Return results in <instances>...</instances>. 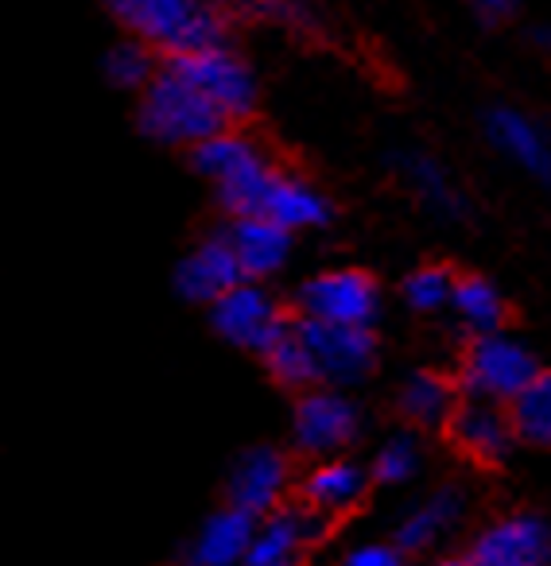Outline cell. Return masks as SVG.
<instances>
[{
    "mask_svg": "<svg viewBox=\"0 0 551 566\" xmlns=\"http://www.w3.org/2000/svg\"><path fill=\"white\" fill-rule=\"evenodd\" d=\"M105 9L133 32V40L167 51V59L226 43V17L206 0H105Z\"/></svg>",
    "mask_w": 551,
    "mask_h": 566,
    "instance_id": "6da1fadb",
    "label": "cell"
},
{
    "mask_svg": "<svg viewBox=\"0 0 551 566\" xmlns=\"http://www.w3.org/2000/svg\"><path fill=\"white\" fill-rule=\"evenodd\" d=\"M141 133L171 148H195L210 136L226 133L229 117L179 71L175 63H164L159 74L148 82L141 97Z\"/></svg>",
    "mask_w": 551,
    "mask_h": 566,
    "instance_id": "7a4b0ae2",
    "label": "cell"
},
{
    "mask_svg": "<svg viewBox=\"0 0 551 566\" xmlns=\"http://www.w3.org/2000/svg\"><path fill=\"white\" fill-rule=\"evenodd\" d=\"M540 377L532 349L512 334H481L462 357V388L478 400L512 403L532 380Z\"/></svg>",
    "mask_w": 551,
    "mask_h": 566,
    "instance_id": "3957f363",
    "label": "cell"
},
{
    "mask_svg": "<svg viewBox=\"0 0 551 566\" xmlns=\"http://www.w3.org/2000/svg\"><path fill=\"white\" fill-rule=\"evenodd\" d=\"M295 303H300L303 318L339 326H373L381 307L373 275L357 272V268H331V272L311 275L308 283H300Z\"/></svg>",
    "mask_w": 551,
    "mask_h": 566,
    "instance_id": "277c9868",
    "label": "cell"
},
{
    "mask_svg": "<svg viewBox=\"0 0 551 566\" xmlns=\"http://www.w3.org/2000/svg\"><path fill=\"white\" fill-rule=\"evenodd\" d=\"M210 323L226 342L252 349V354H264L288 331L284 311L276 307V300L257 280H241L218 303H210Z\"/></svg>",
    "mask_w": 551,
    "mask_h": 566,
    "instance_id": "5b68a950",
    "label": "cell"
},
{
    "mask_svg": "<svg viewBox=\"0 0 551 566\" xmlns=\"http://www.w3.org/2000/svg\"><path fill=\"white\" fill-rule=\"evenodd\" d=\"M295 331L303 334L311 357L319 365V380L326 385H357L370 377L373 361H377V342H373L370 326H339V323H319V318H292Z\"/></svg>",
    "mask_w": 551,
    "mask_h": 566,
    "instance_id": "8992f818",
    "label": "cell"
},
{
    "mask_svg": "<svg viewBox=\"0 0 551 566\" xmlns=\"http://www.w3.org/2000/svg\"><path fill=\"white\" fill-rule=\"evenodd\" d=\"M175 63L221 113L233 120H245L252 109H257V78H252L249 63H245L237 51H229L226 43L210 51H195V55H179L167 59Z\"/></svg>",
    "mask_w": 551,
    "mask_h": 566,
    "instance_id": "52a82bcc",
    "label": "cell"
},
{
    "mask_svg": "<svg viewBox=\"0 0 551 566\" xmlns=\"http://www.w3.org/2000/svg\"><path fill=\"white\" fill-rule=\"evenodd\" d=\"M295 447L315 458L346 450L362 431V411L339 388H311L295 403Z\"/></svg>",
    "mask_w": 551,
    "mask_h": 566,
    "instance_id": "ba28073f",
    "label": "cell"
},
{
    "mask_svg": "<svg viewBox=\"0 0 551 566\" xmlns=\"http://www.w3.org/2000/svg\"><path fill=\"white\" fill-rule=\"evenodd\" d=\"M470 566H551V527L540 516H505L466 551Z\"/></svg>",
    "mask_w": 551,
    "mask_h": 566,
    "instance_id": "9c48e42d",
    "label": "cell"
},
{
    "mask_svg": "<svg viewBox=\"0 0 551 566\" xmlns=\"http://www.w3.org/2000/svg\"><path fill=\"white\" fill-rule=\"evenodd\" d=\"M245 280L237 252L229 244V233H210L198 241L175 268V292L190 303H218L229 287Z\"/></svg>",
    "mask_w": 551,
    "mask_h": 566,
    "instance_id": "30bf717a",
    "label": "cell"
},
{
    "mask_svg": "<svg viewBox=\"0 0 551 566\" xmlns=\"http://www.w3.org/2000/svg\"><path fill=\"white\" fill-rule=\"evenodd\" d=\"M288 489V458L272 447H252L229 465L226 501L252 516H268L280 509V496Z\"/></svg>",
    "mask_w": 551,
    "mask_h": 566,
    "instance_id": "8fae6325",
    "label": "cell"
},
{
    "mask_svg": "<svg viewBox=\"0 0 551 566\" xmlns=\"http://www.w3.org/2000/svg\"><path fill=\"white\" fill-rule=\"evenodd\" d=\"M326 512L311 509V504H292V509H276L260 520L257 543H252L245 566H295L300 547L315 543L326 532Z\"/></svg>",
    "mask_w": 551,
    "mask_h": 566,
    "instance_id": "7c38bea8",
    "label": "cell"
},
{
    "mask_svg": "<svg viewBox=\"0 0 551 566\" xmlns=\"http://www.w3.org/2000/svg\"><path fill=\"white\" fill-rule=\"evenodd\" d=\"M257 532L260 516L237 509V504H221L202 520V527L190 539V566H245Z\"/></svg>",
    "mask_w": 551,
    "mask_h": 566,
    "instance_id": "4fadbf2b",
    "label": "cell"
},
{
    "mask_svg": "<svg viewBox=\"0 0 551 566\" xmlns=\"http://www.w3.org/2000/svg\"><path fill=\"white\" fill-rule=\"evenodd\" d=\"M486 136L505 159L520 167L524 175L540 182H551V140L528 113L512 105H493L486 113Z\"/></svg>",
    "mask_w": 551,
    "mask_h": 566,
    "instance_id": "5bb4252c",
    "label": "cell"
},
{
    "mask_svg": "<svg viewBox=\"0 0 551 566\" xmlns=\"http://www.w3.org/2000/svg\"><path fill=\"white\" fill-rule=\"evenodd\" d=\"M450 434L455 442L466 450L470 458H481V462H497V458L509 454L512 439H517V427H512V416L493 400H478V396H466L462 403L450 416Z\"/></svg>",
    "mask_w": 551,
    "mask_h": 566,
    "instance_id": "9a60e30c",
    "label": "cell"
},
{
    "mask_svg": "<svg viewBox=\"0 0 551 566\" xmlns=\"http://www.w3.org/2000/svg\"><path fill=\"white\" fill-rule=\"evenodd\" d=\"M226 233L237 252V264H241L245 280H264V275L280 272L288 252H292V229L272 221L268 213H257V218H233V226H229Z\"/></svg>",
    "mask_w": 551,
    "mask_h": 566,
    "instance_id": "2e32d148",
    "label": "cell"
},
{
    "mask_svg": "<svg viewBox=\"0 0 551 566\" xmlns=\"http://www.w3.org/2000/svg\"><path fill=\"white\" fill-rule=\"evenodd\" d=\"M370 478L373 473H365L357 462H346V458H323V462L303 478V504L326 512V516H339V512H350L357 501H362Z\"/></svg>",
    "mask_w": 551,
    "mask_h": 566,
    "instance_id": "e0dca14e",
    "label": "cell"
},
{
    "mask_svg": "<svg viewBox=\"0 0 551 566\" xmlns=\"http://www.w3.org/2000/svg\"><path fill=\"white\" fill-rule=\"evenodd\" d=\"M466 509V496L462 489L447 485V489H435L427 501H419L412 512H404V520L396 524V547L401 551H427L458 524Z\"/></svg>",
    "mask_w": 551,
    "mask_h": 566,
    "instance_id": "ac0fdd59",
    "label": "cell"
},
{
    "mask_svg": "<svg viewBox=\"0 0 551 566\" xmlns=\"http://www.w3.org/2000/svg\"><path fill=\"white\" fill-rule=\"evenodd\" d=\"M264 213L295 233V229L326 226V221H331V202H326V198L319 195L308 179L280 171V175H276V182H272V190H268Z\"/></svg>",
    "mask_w": 551,
    "mask_h": 566,
    "instance_id": "d6986e66",
    "label": "cell"
},
{
    "mask_svg": "<svg viewBox=\"0 0 551 566\" xmlns=\"http://www.w3.org/2000/svg\"><path fill=\"white\" fill-rule=\"evenodd\" d=\"M257 159H264L260 156V148L245 133H233V128H226V133L210 136V140H202V144L190 148V164H195V171L206 175L214 187L226 182V179H233L237 171H245V167L257 164Z\"/></svg>",
    "mask_w": 551,
    "mask_h": 566,
    "instance_id": "ffe728a7",
    "label": "cell"
},
{
    "mask_svg": "<svg viewBox=\"0 0 551 566\" xmlns=\"http://www.w3.org/2000/svg\"><path fill=\"white\" fill-rule=\"evenodd\" d=\"M401 167H404V179H408L412 190L419 195V202L432 206L443 218H462L466 202L439 159L424 156V151H412V156H401Z\"/></svg>",
    "mask_w": 551,
    "mask_h": 566,
    "instance_id": "44dd1931",
    "label": "cell"
},
{
    "mask_svg": "<svg viewBox=\"0 0 551 566\" xmlns=\"http://www.w3.org/2000/svg\"><path fill=\"white\" fill-rule=\"evenodd\" d=\"M455 388H450L447 377L439 373H412L401 388V411L419 427H439L450 423L455 416Z\"/></svg>",
    "mask_w": 551,
    "mask_h": 566,
    "instance_id": "7402d4cb",
    "label": "cell"
},
{
    "mask_svg": "<svg viewBox=\"0 0 551 566\" xmlns=\"http://www.w3.org/2000/svg\"><path fill=\"white\" fill-rule=\"evenodd\" d=\"M450 311H455L458 326L470 331L474 338H481V334H497L501 331V318H505L501 295H497L493 283L481 280V275H466V280H458Z\"/></svg>",
    "mask_w": 551,
    "mask_h": 566,
    "instance_id": "603a6c76",
    "label": "cell"
},
{
    "mask_svg": "<svg viewBox=\"0 0 551 566\" xmlns=\"http://www.w3.org/2000/svg\"><path fill=\"white\" fill-rule=\"evenodd\" d=\"M260 357H264L268 373H272L284 388H308L319 380V365H315V357H311L303 334L295 331V323H288V331L280 334Z\"/></svg>",
    "mask_w": 551,
    "mask_h": 566,
    "instance_id": "cb8c5ba5",
    "label": "cell"
},
{
    "mask_svg": "<svg viewBox=\"0 0 551 566\" xmlns=\"http://www.w3.org/2000/svg\"><path fill=\"white\" fill-rule=\"evenodd\" d=\"M276 175L280 171H276L268 159H257V164H249L245 171H237L233 179L218 182V202L226 206L233 218H257V213H264L268 190H272Z\"/></svg>",
    "mask_w": 551,
    "mask_h": 566,
    "instance_id": "d4e9b609",
    "label": "cell"
},
{
    "mask_svg": "<svg viewBox=\"0 0 551 566\" xmlns=\"http://www.w3.org/2000/svg\"><path fill=\"white\" fill-rule=\"evenodd\" d=\"M517 439L532 442V447H551V373L540 369V377L509 403Z\"/></svg>",
    "mask_w": 551,
    "mask_h": 566,
    "instance_id": "484cf974",
    "label": "cell"
},
{
    "mask_svg": "<svg viewBox=\"0 0 551 566\" xmlns=\"http://www.w3.org/2000/svg\"><path fill=\"white\" fill-rule=\"evenodd\" d=\"M105 74H110V82L121 90H148V82L159 74V66H156V59H152L148 43L125 40L105 55Z\"/></svg>",
    "mask_w": 551,
    "mask_h": 566,
    "instance_id": "4316f807",
    "label": "cell"
},
{
    "mask_svg": "<svg viewBox=\"0 0 551 566\" xmlns=\"http://www.w3.org/2000/svg\"><path fill=\"white\" fill-rule=\"evenodd\" d=\"M455 287H458V280L450 275V268L424 264L404 280V300L416 311H439V307H450Z\"/></svg>",
    "mask_w": 551,
    "mask_h": 566,
    "instance_id": "83f0119b",
    "label": "cell"
},
{
    "mask_svg": "<svg viewBox=\"0 0 551 566\" xmlns=\"http://www.w3.org/2000/svg\"><path fill=\"white\" fill-rule=\"evenodd\" d=\"M419 470V442L412 434H393L385 447L373 454V481L381 485H404Z\"/></svg>",
    "mask_w": 551,
    "mask_h": 566,
    "instance_id": "f1b7e54d",
    "label": "cell"
},
{
    "mask_svg": "<svg viewBox=\"0 0 551 566\" xmlns=\"http://www.w3.org/2000/svg\"><path fill=\"white\" fill-rule=\"evenodd\" d=\"M233 12L257 20H272V24H288V28H315L308 0H226Z\"/></svg>",
    "mask_w": 551,
    "mask_h": 566,
    "instance_id": "f546056e",
    "label": "cell"
},
{
    "mask_svg": "<svg viewBox=\"0 0 551 566\" xmlns=\"http://www.w3.org/2000/svg\"><path fill=\"white\" fill-rule=\"evenodd\" d=\"M404 555L408 551H401L396 543H357L342 555L339 566H408Z\"/></svg>",
    "mask_w": 551,
    "mask_h": 566,
    "instance_id": "4dcf8cb0",
    "label": "cell"
},
{
    "mask_svg": "<svg viewBox=\"0 0 551 566\" xmlns=\"http://www.w3.org/2000/svg\"><path fill=\"white\" fill-rule=\"evenodd\" d=\"M470 4H474V12H478V17L505 20V17H512V12H517L520 0H470Z\"/></svg>",
    "mask_w": 551,
    "mask_h": 566,
    "instance_id": "1f68e13d",
    "label": "cell"
},
{
    "mask_svg": "<svg viewBox=\"0 0 551 566\" xmlns=\"http://www.w3.org/2000/svg\"><path fill=\"white\" fill-rule=\"evenodd\" d=\"M532 43H536V48L551 51V28H532Z\"/></svg>",
    "mask_w": 551,
    "mask_h": 566,
    "instance_id": "d6a6232c",
    "label": "cell"
},
{
    "mask_svg": "<svg viewBox=\"0 0 551 566\" xmlns=\"http://www.w3.org/2000/svg\"><path fill=\"white\" fill-rule=\"evenodd\" d=\"M427 566H470V558H439V563H427Z\"/></svg>",
    "mask_w": 551,
    "mask_h": 566,
    "instance_id": "836d02e7",
    "label": "cell"
}]
</instances>
